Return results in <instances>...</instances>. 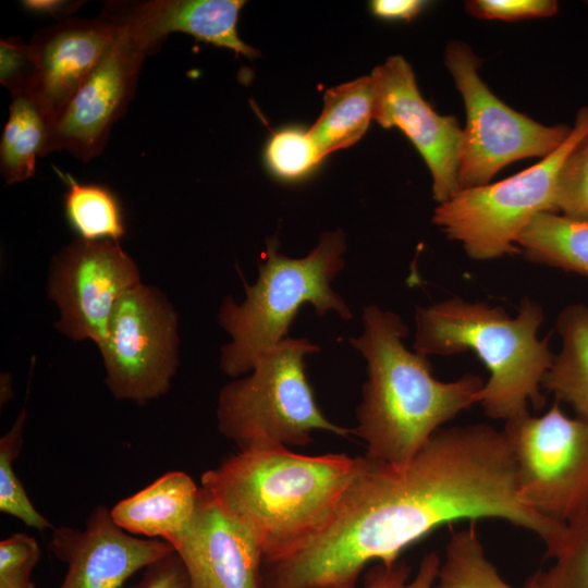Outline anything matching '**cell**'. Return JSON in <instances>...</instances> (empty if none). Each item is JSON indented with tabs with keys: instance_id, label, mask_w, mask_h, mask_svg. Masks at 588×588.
I'll return each instance as SVG.
<instances>
[{
	"instance_id": "cell-1",
	"label": "cell",
	"mask_w": 588,
	"mask_h": 588,
	"mask_svg": "<svg viewBox=\"0 0 588 588\" xmlns=\"http://www.w3.org/2000/svg\"><path fill=\"white\" fill-rule=\"evenodd\" d=\"M479 518L534 532L549 558L567 528L522 501L503 430L487 424L441 428L404 466L362 457L323 525L293 552L264 562L262 588H356L369 562L390 566L439 526Z\"/></svg>"
},
{
	"instance_id": "cell-2",
	"label": "cell",
	"mask_w": 588,
	"mask_h": 588,
	"mask_svg": "<svg viewBox=\"0 0 588 588\" xmlns=\"http://www.w3.org/2000/svg\"><path fill=\"white\" fill-rule=\"evenodd\" d=\"M362 319L363 332L350 339L367 362L354 433L365 441L367 458L404 466L444 424L477 403L485 382L475 373L436 379L427 356L405 347L408 327L397 314L369 305Z\"/></svg>"
},
{
	"instance_id": "cell-3",
	"label": "cell",
	"mask_w": 588,
	"mask_h": 588,
	"mask_svg": "<svg viewBox=\"0 0 588 588\" xmlns=\"http://www.w3.org/2000/svg\"><path fill=\"white\" fill-rule=\"evenodd\" d=\"M362 457L278 446L238 451L201 475V489L258 540L264 562L282 558L328 519Z\"/></svg>"
},
{
	"instance_id": "cell-4",
	"label": "cell",
	"mask_w": 588,
	"mask_h": 588,
	"mask_svg": "<svg viewBox=\"0 0 588 588\" xmlns=\"http://www.w3.org/2000/svg\"><path fill=\"white\" fill-rule=\"evenodd\" d=\"M543 319L528 296L515 317L486 302L451 297L417 307L413 348L424 356L475 353L490 373L476 401L488 417L506 421L528 413L529 404L544 405L541 382L554 354L550 336L538 338Z\"/></svg>"
},
{
	"instance_id": "cell-5",
	"label": "cell",
	"mask_w": 588,
	"mask_h": 588,
	"mask_svg": "<svg viewBox=\"0 0 588 588\" xmlns=\"http://www.w3.org/2000/svg\"><path fill=\"white\" fill-rule=\"evenodd\" d=\"M345 234L339 229L323 232L305 257L291 258L279 252L277 238L268 240L257 280L245 283V299H223L218 322L231 341L221 347L220 367L233 378L252 371L257 356L289 338L290 327L305 304L317 315L330 311L343 320L353 315L331 283L344 268Z\"/></svg>"
},
{
	"instance_id": "cell-6",
	"label": "cell",
	"mask_w": 588,
	"mask_h": 588,
	"mask_svg": "<svg viewBox=\"0 0 588 588\" xmlns=\"http://www.w3.org/2000/svg\"><path fill=\"white\" fill-rule=\"evenodd\" d=\"M318 352L306 338H287L261 352L247 376L221 389L219 431L238 451L304 446L316 430L348 436L351 430L326 418L306 377L305 357Z\"/></svg>"
},
{
	"instance_id": "cell-7",
	"label": "cell",
	"mask_w": 588,
	"mask_h": 588,
	"mask_svg": "<svg viewBox=\"0 0 588 588\" xmlns=\"http://www.w3.org/2000/svg\"><path fill=\"white\" fill-rule=\"evenodd\" d=\"M587 135L588 107H584L575 117L569 136L554 152L502 181L461 189L438 204L433 223L474 260L520 254L517 240L531 220L541 212H556L560 168Z\"/></svg>"
},
{
	"instance_id": "cell-8",
	"label": "cell",
	"mask_w": 588,
	"mask_h": 588,
	"mask_svg": "<svg viewBox=\"0 0 588 588\" xmlns=\"http://www.w3.org/2000/svg\"><path fill=\"white\" fill-rule=\"evenodd\" d=\"M106 8L117 20L113 40L49 124L41 156L65 150L85 162L98 156L134 95L145 58L163 42L152 32L143 2Z\"/></svg>"
},
{
	"instance_id": "cell-9",
	"label": "cell",
	"mask_w": 588,
	"mask_h": 588,
	"mask_svg": "<svg viewBox=\"0 0 588 588\" xmlns=\"http://www.w3.org/2000/svg\"><path fill=\"white\" fill-rule=\"evenodd\" d=\"M444 63L466 111L458 152L460 189L489 184L520 159H543L569 136L572 126L541 124L498 98L479 75L482 62L467 44L451 40Z\"/></svg>"
},
{
	"instance_id": "cell-10",
	"label": "cell",
	"mask_w": 588,
	"mask_h": 588,
	"mask_svg": "<svg viewBox=\"0 0 588 588\" xmlns=\"http://www.w3.org/2000/svg\"><path fill=\"white\" fill-rule=\"evenodd\" d=\"M522 501L567 524L588 510V421L567 416L555 400L541 416L505 421Z\"/></svg>"
},
{
	"instance_id": "cell-11",
	"label": "cell",
	"mask_w": 588,
	"mask_h": 588,
	"mask_svg": "<svg viewBox=\"0 0 588 588\" xmlns=\"http://www.w3.org/2000/svg\"><path fill=\"white\" fill-rule=\"evenodd\" d=\"M177 313L158 289L138 284L115 305L99 352L106 384L120 401L164 395L179 366Z\"/></svg>"
},
{
	"instance_id": "cell-12",
	"label": "cell",
	"mask_w": 588,
	"mask_h": 588,
	"mask_svg": "<svg viewBox=\"0 0 588 588\" xmlns=\"http://www.w3.org/2000/svg\"><path fill=\"white\" fill-rule=\"evenodd\" d=\"M140 283L136 262L119 243L71 242L53 257L48 273L47 295L59 309L54 328L99 348L119 299Z\"/></svg>"
},
{
	"instance_id": "cell-13",
	"label": "cell",
	"mask_w": 588,
	"mask_h": 588,
	"mask_svg": "<svg viewBox=\"0 0 588 588\" xmlns=\"http://www.w3.org/2000/svg\"><path fill=\"white\" fill-rule=\"evenodd\" d=\"M373 120L384 128H399L414 145L432 177V197L444 203L460 192L458 152L463 127L452 115H441L425 100L411 64L391 56L370 74Z\"/></svg>"
},
{
	"instance_id": "cell-14",
	"label": "cell",
	"mask_w": 588,
	"mask_h": 588,
	"mask_svg": "<svg viewBox=\"0 0 588 588\" xmlns=\"http://www.w3.org/2000/svg\"><path fill=\"white\" fill-rule=\"evenodd\" d=\"M66 572L58 588H121L134 574L174 551L162 539L138 538L97 505L84 528L54 527L48 544Z\"/></svg>"
},
{
	"instance_id": "cell-15",
	"label": "cell",
	"mask_w": 588,
	"mask_h": 588,
	"mask_svg": "<svg viewBox=\"0 0 588 588\" xmlns=\"http://www.w3.org/2000/svg\"><path fill=\"white\" fill-rule=\"evenodd\" d=\"M107 10L95 19H68L39 29L28 44L33 73L25 89L49 124L101 60L117 30ZM15 95V94H14Z\"/></svg>"
},
{
	"instance_id": "cell-16",
	"label": "cell",
	"mask_w": 588,
	"mask_h": 588,
	"mask_svg": "<svg viewBox=\"0 0 588 588\" xmlns=\"http://www.w3.org/2000/svg\"><path fill=\"white\" fill-rule=\"evenodd\" d=\"M169 543L193 588H262L264 552L258 540L201 487L191 525Z\"/></svg>"
},
{
	"instance_id": "cell-17",
	"label": "cell",
	"mask_w": 588,
	"mask_h": 588,
	"mask_svg": "<svg viewBox=\"0 0 588 588\" xmlns=\"http://www.w3.org/2000/svg\"><path fill=\"white\" fill-rule=\"evenodd\" d=\"M200 488L184 471H168L117 502L110 514L126 532L167 542L181 536L196 513Z\"/></svg>"
},
{
	"instance_id": "cell-18",
	"label": "cell",
	"mask_w": 588,
	"mask_h": 588,
	"mask_svg": "<svg viewBox=\"0 0 588 588\" xmlns=\"http://www.w3.org/2000/svg\"><path fill=\"white\" fill-rule=\"evenodd\" d=\"M151 25L164 39L175 32L197 40L225 48L247 58L259 52L237 35V21L245 1L242 0H157L145 1Z\"/></svg>"
},
{
	"instance_id": "cell-19",
	"label": "cell",
	"mask_w": 588,
	"mask_h": 588,
	"mask_svg": "<svg viewBox=\"0 0 588 588\" xmlns=\"http://www.w3.org/2000/svg\"><path fill=\"white\" fill-rule=\"evenodd\" d=\"M556 331L562 346L541 388L588 421V305L574 303L563 308L556 319Z\"/></svg>"
},
{
	"instance_id": "cell-20",
	"label": "cell",
	"mask_w": 588,
	"mask_h": 588,
	"mask_svg": "<svg viewBox=\"0 0 588 588\" xmlns=\"http://www.w3.org/2000/svg\"><path fill=\"white\" fill-rule=\"evenodd\" d=\"M324 106L308 130L323 158L356 144L373 120L375 95L370 75L328 89Z\"/></svg>"
},
{
	"instance_id": "cell-21",
	"label": "cell",
	"mask_w": 588,
	"mask_h": 588,
	"mask_svg": "<svg viewBox=\"0 0 588 588\" xmlns=\"http://www.w3.org/2000/svg\"><path fill=\"white\" fill-rule=\"evenodd\" d=\"M517 246L530 262L588 278V223L541 212L519 235Z\"/></svg>"
},
{
	"instance_id": "cell-22",
	"label": "cell",
	"mask_w": 588,
	"mask_h": 588,
	"mask_svg": "<svg viewBox=\"0 0 588 588\" xmlns=\"http://www.w3.org/2000/svg\"><path fill=\"white\" fill-rule=\"evenodd\" d=\"M48 133V122L25 94L12 95L0 144V169L8 184L25 181L35 172Z\"/></svg>"
},
{
	"instance_id": "cell-23",
	"label": "cell",
	"mask_w": 588,
	"mask_h": 588,
	"mask_svg": "<svg viewBox=\"0 0 588 588\" xmlns=\"http://www.w3.org/2000/svg\"><path fill=\"white\" fill-rule=\"evenodd\" d=\"M57 173L68 185L64 195L65 215L78 238L119 243L125 235V225L115 195L100 185L81 184L58 169Z\"/></svg>"
},
{
	"instance_id": "cell-24",
	"label": "cell",
	"mask_w": 588,
	"mask_h": 588,
	"mask_svg": "<svg viewBox=\"0 0 588 588\" xmlns=\"http://www.w3.org/2000/svg\"><path fill=\"white\" fill-rule=\"evenodd\" d=\"M475 522L451 536L433 588H515L486 556Z\"/></svg>"
},
{
	"instance_id": "cell-25",
	"label": "cell",
	"mask_w": 588,
	"mask_h": 588,
	"mask_svg": "<svg viewBox=\"0 0 588 588\" xmlns=\"http://www.w3.org/2000/svg\"><path fill=\"white\" fill-rule=\"evenodd\" d=\"M25 419L24 407L9 431L0 439V512L42 532L54 527L34 506L14 470V463L23 445Z\"/></svg>"
},
{
	"instance_id": "cell-26",
	"label": "cell",
	"mask_w": 588,
	"mask_h": 588,
	"mask_svg": "<svg viewBox=\"0 0 588 588\" xmlns=\"http://www.w3.org/2000/svg\"><path fill=\"white\" fill-rule=\"evenodd\" d=\"M554 563L531 575V588H588V510L567 523Z\"/></svg>"
},
{
	"instance_id": "cell-27",
	"label": "cell",
	"mask_w": 588,
	"mask_h": 588,
	"mask_svg": "<svg viewBox=\"0 0 588 588\" xmlns=\"http://www.w3.org/2000/svg\"><path fill=\"white\" fill-rule=\"evenodd\" d=\"M324 159L308 130L283 127L269 138L265 161L270 172L283 181H298L309 175Z\"/></svg>"
},
{
	"instance_id": "cell-28",
	"label": "cell",
	"mask_w": 588,
	"mask_h": 588,
	"mask_svg": "<svg viewBox=\"0 0 588 588\" xmlns=\"http://www.w3.org/2000/svg\"><path fill=\"white\" fill-rule=\"evenodd\" d=\"M554 204L556 213L588 223V135L560 168Z\"/></svg>"
},
{
	"instance_id": "cell-29",
	"label": "cell",
	"mask_w": 588,
	"mask_h": 588,
	"mask_svg": "<svg viewBox=\"0 0 588 588\" xmlns=\"http://www.w3.org/2000/svg\"><path fill=\"white\" fill-rule=\"evenodd\" d=\"M440 564L441 559L437 553H427L412 576V569L405 561H397L390 566L378 563L366 573L362 588H433Z\"/></svg>"
},
{
	"instance_id": "cell-30",
	"label": "cell",
	"mask_w": 588,
	"mask_h": 588,
	"mask_svg": "<svg viewBox=\"0 0 588 588\" xmlns=\"http://www.w3.org/2000/svg\"><path fill=\"white\" fill-rule=\"evenodd\" d=\"M37 540L24 532H15L0 541V585L32 580L40 560Z\"/></svg>"
},
{
	"instance_id": "cell-31",
	"label": "cell",
	"mask_w": 588,
	"mask_h": 588,
	"mask_svg": "<svg viewBox=\"0 0 588 588\" xmlns=\"http://www.w3.org/2000/svg\"><path fill=\"white\" fill-rule=\"evenodd\" d=\"M468 14L482 20L520 21L548 17L558 13L554 0H470L465 2Z\"/></svg>"
},
{
	"instance_id": "cell-32",
	"label": "cell",
	"mask_w": 588,
	"mask_h": 588,
	"mask_svg": "<svg viewBox=\"0 0 588 588\" xmlns=\"http://www.w3.org/2000/svg\"><path fill=\"white\" fill-rule=\"evenodd\" d=\"M0 57L1 84L12 95L23 91L33 73L29 46L15 38L2 39Z\"/></svg>"
},
{
	"instance_id": "cell-33",
	"label": "cell",
	"mask_w": 588,
	"mask_h": 588,
	"mask_svg": "<svg viewBox=\"0 0 588 588\" xmlns=\"http://www.w3.org/2000/svg\"><path fill=\"white\" fill-rule=\"evenodd\" d=\"M127 588H193L187 571L173 551L148 565L140 578Z\"/></svg>"
},
{
	"instance_id": "cell-34",
	"label": "cell",
	"mask_w": 588,
	"mask_h": 588,
	"mask_svg": "<svg viewBox=\"0 0 588 588\" xmlns=\"http://www.w3.org/2000/svg\"><path fill=\"white\" fill-rule=\"evenodd\" d=\"M426 5L427 2L421 0H373L369 4L373 15L389 21H411Z\"/></svg>"
},
{
	"instance_id": "cell-35",
	"label": "cell",
	"mask_w": 588,
	"mask_h": 588,
	"mask_svg": "<svg viewBox=\"0 0 588 588\" xmlns=\"http://www.w3.org/2000/svg\"><path fill=\"white\" fill-rule=\"evenodd\" d=\"M84 2L63 0H24L21 4L29 12L52 16H66L74 13Z\"/></svg>"
},
{
	"instance_id": "cell-36",
	"label": "cell",
	"mask_w": 588,
	"mask_h": 588,
	"mask_svg": "<svg viewBox=\"0 0 588 588\" xmlns=\"http://www.w3.org/2000/svg\"><path fill=\"white\" fill-rule=\"evenodd\" d=\"M0 588H36V586L33 580H28L20 584L0 585Z\"/></svg>"
}]
</instances>
